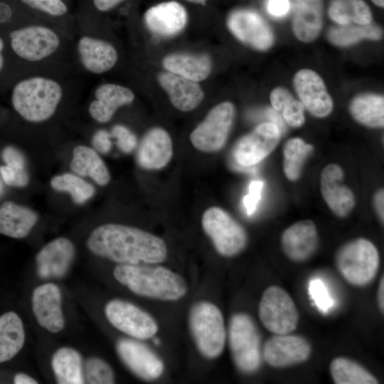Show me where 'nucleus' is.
Listing matches in <instances>:
<instances>
[{
	"mask_svg": "<svg viewBox=\"0 0 384 384\" xmlns=\"http://www.w3.org/2000/svg\"><path fill=\"white\" fill-rule=\"evenodd\" d=\"M281 130L274 123L264 122L242 137L233 149V156L240 166L255 165L277 146Z\"/></svg>",
	"mask_w": 384,
	"mask_h": 384,
	"instance_id": "nucleus-12",
	"label": "nucleus"
},
{
	"mask_svg": "<svg viewBox=\"0 0 384 384\" xmlns=\"http://www.w3.org/2000/svg\"><path fill=\"white\" fill-rule=\"evenodd\" d=\"M372 1L378 6H380V7L384 6V0H372Z\"/></svg>",
	"mask_w": 384,
	"mask_h": 384,
	"instance_id": "nucleus-54",
	"label": "nucleus"
},
{
	"mask_svg": "<svg viewBox=\"0 0 384 384\" xmlns=\"http://www.w3.org/2000/svg\"><path fill=\"white\" fill-rule=\"evenodd\" d=\"M173 153V143L169 134L164 129L154 127L142 137L137 153V161L144 169L159 170L170 162Z\"/></svg>",
	"mask_w": 384,
	"mask_h": 384,
	"instance_id": "nucleus-21",
	"label": "nucleus"
},
{
	"mask_svg": "<svg viewBox=\"0 0 384 384\" xmlns=\"http://www.w3.org/2000/svg\"><path fill=\"white\" fill-rule=\"evenodd\" d=\"M70 169L81 176H90L100 186L110 181V174L103 160L92 148L80 145L74 148Z\"/></svg>",
	"mask_w": 384,
	"mask_h": 384,
	"instance_id": "nucleus-28",
	"label": "nucleus"
},
{
	"mask_svg": "<svg viewBox=\"0 0 384 384\" xmlns=\"http://www.w3.org/2000/svg\"><path fill=\"white\" fill-rule=\"evenodd\" d=\"M228 343L236 367L244 373H253L261 366V338L252 318L245 313L233 314L229 322Z\"/></svg>",
	"mask_w": 384,
	"mask_h": 384,
	"instance_id": "nucleus-6",
	"label": "nucleus"
},
{
	"mask_svg": "<svg viewBox=\"0 0 384 384\" xmlns=\"http://www.w3.org/2000/svg\"><path fill=\"white\" fill-rule=\"evenodd\" d=\"M95 97L89 105V114L95 121L105 123L112 118L118 108L132 103L134 94L127 87L104 83L95 90Z\"/></svg>",
	"mask_w": 384,
	"mask_h": 384,
	"instance_id": "nucleus-24",
	"label": "nucleus"
},
{
	"mask_svg": "<svg viewBox=\"0 0 384 384\" xmlns=\"http://www.w3.org/2000/svg\"><path fill=\"white\" fill-rule=\"evenodd\" d=\"M273 109L280 112L284 121L293 127L302 126L305 120L302 103L295 100L285 88L276 87L270 94Z\"/></svg>",
	"mask_w": 384,
	"mask_h": 384,
	"instance_id": "nucleus-35",
	"label": "nucleus"
},
{
	"mask_svg": "<svg viewBox=\"0 0 384 384\" xmlns=\"http://www.w3.org/2000/svg\"><path fill=\"white\" fill-rule=\"evenodd\" d=\"M26 335L23 321L14 311L0 316V363L13 358L22 348Z\"/></svg>",
	"mask_w": 384,
	"mask_h": 384,
	"instance_id": "nucleus-30",
	"label": "nucleus"
},
{
	"mask_svg": "<svg viewBox=\"0 0 384 384\" xmlns=\"http://www.w3.org/2000/svg\"><path fill=\"white\" fill-rule=\"evenodd\" d=\"M282 250L291 260L302 262L309 259L319 245L316 227L311 220L298 221L282 233Z\"/></svg>",
	"mask_w": 384,
	"mask_h": 384,
	"instance_id": "nucleus-20",
	"label": "nucleus"
},
{
	"mask_svg": "<svg viewBox=\"0 0 384 384\" xmlns=\"http://www.w3.org/2000/svg\"><path fill=\"white\" fill-rule=\"evenodd\" d=\"M77 51L82 67L93 74L109 71L118 60V53L111 43L90 36H85L78 40Z\"/></svg>",
	"mask_w": 384,
	"mask_h": 384,
	"instance_id": "nucleus-23",
	"label": "nucleus"
},
{
	"mask_svg": "<svg viewBox=\"0 0 384 384\" xmlns=\"http://www.w3.org/2000/svg\"><path fill=\"white\" fill-rule=\"evenodd\" d=\"M335 264L339 273L348 283L363 287L376 276L380 257L373 242L359 238L340 247L336 253Z\"/></svg>",
	"mask_w": 384,
	"mask_h": 384,
	"instance_id": "nucleus-4",
	"label": "nucleus"
},
{
	"mask_svg": "<svg viewBox=\"0 0 384 384\" xmlns=\"http://www.w3.org/2000/svg\"><path fill=\"white\" fill-rule=\"evenodd\" d=\"M169 72L183 76L195 82H200L210 73L212 63L207 55L176 53L166 56L163 60Z\"/></svg>",
	"mask_w": 384,
	"mask_h": 384,
	"instance_id": "nucleus-29",
	"label": "nucleus"
},
{
	"mask_svg": "<svg viewBox=\"0 0 384 384\" xmlns=\"http://www.w3.org/2000/svg\"><path fill=\"white\" fill-rule=\"evenodd\" d=\"M189 326L196 347L203 356L215 358L222 353L226 331L217 306L205 301L195 304L190 311Z\"/></svg>",
	"mask_w": 384,
	"mask_h": 384,
	"instance_id": "nucleus-5",
	"label": "nucleus"
},
{
	"mask_svg": "<svg viewBox=\"0 0 384 384\" xmlns=\"http://www.w3.org/2000/svg\"><path fill=\"white\" fill-rule=\"evenodd\" d=\"M188 1L195 3V4H203L206 0H186Z\"/></svg>",
	"mask_w": 384,
	"mask_h": 384,
	"instance_id": "nucleus-55",
	"label": "nucleus"
},
{
	"mask_svg": "<svg viewBox=\"0 0 384 384\" xmlns=\"http://www.w3.org/2000/svg\"><path fill=\"white\" fill-rule=\"evenodd\" d=\"M124 0H93L96 9L100 11H107Z\"/></svg>",
	"mask_w": 384,
	"mask_h": 384,
	"instance_id": "nucleus-50",
	"label": "nucleus"
},
{
	"mask_svg": "<svg viewBox=\"0 0 384 384\" xmlns=\"http://www.w3.org/2000/svg\"><path fill=\"white\" fill-rule=\"evenodd\" d=\"M259 317L263 326L274 334H286L297 326L299 314L290 295L280 287L272 285L262 293Z\"/></svg>",
	"mask_w": 384,
	"mask_h": 384,
	"instance_id": "nucleus-9",
	"label": "nucleus"
},
{
	"mask_svg": "<svg viewBox=\"0 0 384 384\" xmlns=\"http://www.w3.org/2000/svg\"><path fill=\"white\" fill-rule=\"evenodd\" d=\"M105 314L114 328L138 340L150 338L158 331L157 323L151 315L125 300L108 302Z\"/></svg>",
	"mask_w": 384,
	"mask_h": 384,
	"instance_id": "nucleus-11",
	"label": "nucleus"
},
{
	"mask_svg": "<svg viewBox=\"0 0 384 384\" xmlns=\"http://www.w3.org/2000/svg\"><path fill=\"white\" fill-rule=\"evenodd\" d=\"M11 16V10L6 3L0 2V23H4L9 21Z\"/></svg>",
	"mask_w": 384,
	"mask_h": 384,
	"instance_id": "nucleus-52",
	"label": "nucleus"
},
{
	"mask_svg": "<svg viewBox=\"0 0 384 384\" xmlns=\"http://www.w3.org/2000/svg\"><path fill=\"white\" fill-rule=\"evenodd\" d=\"M6 31L4 35L12 55L26 61L44 60L60 44L56 32L43 26L30 25Z\"/></svg>",
	"mask_w": 384,
	"mask_h": 384,
	"instance_id": "nucleus-7",
	"label": "nucleus"
},
{
	"mask_svg": "<svg viewBox=\"0 0 384 384\" xmlns=\"http://www.w3.org/2000/svg\"><path fill=\"white\" fill-rule=\"evenodd\" d=\"M235 118V107L230 102L213 107L190 134V141L198 150L211 153L225 145Z\"/></svg>",
	"mask_w": 384,
	"mask_h": 384,
	"instance_id": "nucleus-10",
	"label": "nucleus"
},
{
	"mask_svg": "<svg viewBox=\"0 0 384 384\" xmlns=\"http://www.w3.org/2000/svg\"><path fill=\"white\" fill-rule=\"evenodd\" d=\"M7 52L11 51L4 33L0 31V79L6 73V70L8 66Z\"/></svg>",
	"mask_w": 384,
	"mask_h": 384,
	"instance_id": "nucleus-48",
	"label": "nucleus"
},
{
	"mask_svg": "<svg viewBox=\"0 0 384 384\" xmlns=\"http://www.w3.org/2000/svg\"><path fill=\"white\" fill-rule=\"evenodd\" d=\"M227 23L238 39L255 49L264 50L272 45L273 35L270 26L253 11L235 10L229 15Z\"/></svg>",
	"mask_w": 384,
	"mask_h": 384,
	"instance_id": "nucleus-15",
	"label": "nucleus"
},
{
	"mask_svg": "<svg viewBox=\"0 0 384 384\" xmlns=\"http://www.w3.org/2000/svg\"><path fill=\"white\" fill-rule=\"evenodd\" d=\"M0 175L4 182L11 187H24L29 182L27 169H15L3 165L0 166Z\"/></svg>",
	"mask_w": 384,
	"mask_h": 384,
	"instance_id": "nucleus-43",
	"label": "nucleus"
},
{
	"mask_svg": "<svg viewBox=\"0 0 384 384\" xmlns=\"http://www.w3.org/2000/svg\"><path fill=\"white\" fill-rule=\"evenodd\" d=\"M323 24L322 0H296L292 27L296 37L303 42L314 41Z\"/></svg>",
	"mask_w": 384,
	"mask_h": 384,
	"instance_id": "nucleus-26",
	"label": "nucleus"
},
{
	"mask_svg": "<svg viewBox=\"0 0 384 384\" xmlns=\"http://www.w3.org/2000/svg\"><path fill=\"white\" fill-rule=\"evenodd\" d=\"M14 383L15 384H36L38 381L31 376L23 373H18L14 375Z\"/></svg>",
	"mask_w": 384,
	"mask_h": 384,
	"instance_id": "nucleus-51",
	"label": "nucleus"
},
{
	"mask_svg": "<svg viewBox=\"0 0 384 384\" xmlns=\"http://www.w3.org/2000/svg\"><path fill=\"white\" fill-rule=\"evenodd\" d=\"M75 255L73 243L58 238L44 245L36 256L38 276L43 279H58L68 272Z\"/></svg>",
	"mask_w": 384,
	"mask_h": 384,
	"instance_id": "nucleus-17",
	"label": "nucleus"
},
{
	"mask_svg": "<svg viewBox=\"0 0 384 384\" xmlns=\"http://www.w3.org/2000/svg\"><path fill=\"white\" fill-rule=\"evenodd\" d=\"M330 373L336 384H377V378L360 363L346 357L334 358Z\"/></svg>",
	"mask_w": 384,
	"mask_h": 384,
	"instance_id": "nucleus-33",
	"label": "nucleus"
},
{
	"mask_svg": "<svg viewBox=\"0 0 384 384\" xmlns=\"http://www.w3.org/2000/svg\"><path fill=\"white\" fill-rule=\"evenodd\" d=\"M201 224L216 251L223 257H233L247 245L243 227L222 208L212 206L205 210Z\"/></svg>",
	"mask_w": 384,
	"mask_h": 384,
	"instance_id": "nucleus-8",
	"label": "nucleus"
},
{
	"mask_svg": "<svg viewBox=\"0 0 384 384\" xmlns=\"http://www.w3.org/2000/svg\"><path fill=\"white\" fill-rule=\"evenodd\" d=\"M185 8L175 1L162 2L149 8L144 21L149 31L161 36H173L180 33L187 23Z\"/></svg>",
	"mask_w": 384,
	"mask_h": 384,
	"instance_id": "nucleus-22",
	"label": "nucleus"
},
{
	"mask_svg": "<svg viewBox=\"0 0 384 384\" xmlns=\"http://www.w3.org/2000/svg\"><path fill=\"white\" fill-rule=\"evenodd\" d=\"M381 30L373 25L360 26H342L332 28L329 31L330 41L338 46H348L361 39L378 40L381 37Z\"/></svg>",
	"mask_w": 384,
	"mask_h": 384,
	"instance_id": "nucleus-38",
	"label": "nucleus"
},
{
	"mask_svg": "<svg viewBox=\"0 0 384 384\" xmlns=\"http://www.w3.org/2000/svg\"><path fill=\"white\" fill-rule=\"evenodd\" d=\"M290 8L289 0H268L267 10L268 13L276 17L285 16Z\"/></svg>",
	"mask_w": 384,
	"mask_h": 384,
	"instance_id": "nucleus-47",
	"label": "nucleus"
},
{
	"mask_svg": "<svg viewBox=\"0 0 384 384\" xmlns=\"http://www.w3.org/2000/svg\"><path fill=\"white\" fill-rule=\"evenodd\" d=\"M373 203L375 206V209L376 213L382 222L383 223L384 220V192L383 189H380L376 192L374 196Z\"/></svg>",
	"mask_w": 384,
	"mask_h": 384,
	"instance_id": "nucleus-49",
	"label": "nucleus"
},
{
	"mask_svg": "<svg viewBox=\"0 0 384 384\" xmlns=\"http://www.w3.org/2000/svg\"><path fill=\"white\" fill-rule=\"evenodd\" d=\"M312 150L313 146L300 138H292L285 143L283 170L288 179L296 181L299 178L304 163Z\"/></svg>",
	"mask_w": 384,
	"mask_h": 384,
	"instance_id": "nucleus-36",
	"label": "nucleus"
},
{
	"mask_svg": "<svg viewBox=\"0 0 384 384\" xmlns=\"http://www.w3.org/2000/svg\"><path fill=\"white\" fill-rule=\"evenodd\" d=\"M263 188L262 181H252L249 186V193L243 198V204L246 213L251 215L256 210L257 206L261 198Z\"/></svg>",
	"mask_w": 384,
	"mask_h": 384,
	"instance_id": "nucleus-44",
	"label": "nucleus"
},
{
	"mask_svg": "<svg viewBox=\"0 0 384 384\" xmlns=\"http://www.w3.org/2000/svg\"><path fill=\"white\" fill-rule=\"evenodd\" d=\"M329 16L331 20L343 26L351 22L366 26L372 20L370 8L363 0H334L329 6Z\"/></svg>",
	"mask_w": 384,
	"mask_h": 384,
	"instance_id": "nucleus-34",
	"label": "nucleus"
},
{
	"mask_svg": "<svg viewBox=\"0 0 384 384\" xmlns=\"http://www.w3.org/2000/svg\"><path fill=\"white\" fill-rule=\"evenodd\" d=\"M50 186L55 191L70 193L73 201L82 204L95 193V188L80 177L66 173L53 177Z\"/></svg>",
	"mask_w": 384,
	"mask_h": 384,
	"instance_id": "nucleus-37",
	"label": "nucleus"
},
{
	"mask_svg": "<svg viewBox=\"0 0 384 384\" xmlns=\"http://www.w3.org/2000/svg\"><path fill=\"white\" fill-rule=\"evenodd\" d=\"M94 255L119 265H154L164 262L168 250L159 237L122 224L107 223L96 228L87 240Z\"/></svg>",
	"mask_w": 384,
	"mask_h": 384,
	"instance_id": "nucleus-1",
	"label": "nucleus"
},
{
	"mask_svg": "<svg viewBox=\"0 0 384 384\" xmlns=\"http://www.w3.org/2000/svg\"><path fill=\"white\" fill-rule=\"evenodd\" d=\"M158 79L172 105L180 111H191L203 100L204 93L197 82L171 72L161 73Z\"/></svg>",
	"mask_w": 384,
	"mask_h": 384,
	"instance_id": "nucleus-25",
	"label": "nucleus"
},
{
	"mask_svg": "<svg viewBox=\"0 0 384 384\" xmlns=\"http://www.w3.org/2000/svg\"><path fill=\"white\" fill-rule=\"evenodd\" d=\"M51 368L58 383H85L82 358L80 353L74 348H58L52 356Z\"/></svg>",
	"mask_w": 384,
	"mask_h": 384,
	"instance_id": "nucleus-31",
	"label": "nucleus"
},
{
	"mask_svg": "<svg viewBox=\"0 0 384 384\" xmlns=\"http://www.w3.org/2000/svg\"><path fill=\"white\" fill-rule=\"evenodd\" d=\"M1 156L8 166L16 169H26V159L17 148L12 146L4 147Z\"/></svg>",
	"mask_w": 384,
	"mask_h": 384,
	"instance_id": "nucleus-45",
	"label": "nucleus"
},
{
	"mask_svg": "<svg viewBox=\"0 0 384 384\" xmlns=\"http://www.w3.org/2000/svg\"><path fill=\"white\" fill-rule=\"evenodd\" d=\"M116 350L124 364L144 380L157 379L164 372V363L160 358L137 340L120 338L116 343Z\"/></svg>",
	"mask_w": 384,
	"mask_h": 384,
	"instance_id": "nucleus-14",
	"label": "nucleus"
},
{
	"mask_svg": "<svg viewBox=\"0 0 384 384\" xmlns=\"http://www.w3.org/2000/svg\"><path fill=\"white\" fill-rule=\"evenodd\" d=\"M309 294L314 304L322 313H327L334 305L327 287L322 280L313 279L309 284Z\"/></svg>",
	"mask_w": 384,
	"mask_h": 384,
	"instance_id": "nucleus-40",
	"label": "nucleus"
},
{
	"mask_svg": "<svg viewBox=\"0 0 384 384\" xmlns=\"http://www.w3.org/2000/svg\"><path fill=\"white\" fill-rule=\"evenodd\" d=\"M85 383L112 384L114 383V374L111 366L104 360L90 357L83 363Z\"/></svg>",
	"mask_w": 384,
	"mask_h": 384,
	"instance_id": "nucleus-39",
	"label": "nucleus"
},
{
	"mask_svg": "<svg viewBox=\"0 0 384 384\" xmlns=\"http://www.w3.org/2000/svg\"><path fill=\"white\" fill-rule=\"evenodd\" d=\"M378 304L382 314L384 312V278L383 276L380 279L378 290Z\"/></svg>",
	"mask_w": 384,
	"mask_h": 384,
	"instance_id": "nucleus-53",
	"label": "nucleus"
},
{
	"mask_svg": "<svg viewBox=\"0 0 384 384\" xmlns=\"http://www.w3.org/2000/svg\"><path fill=\"white\" fill-rule=\"evenodd\" d=\"M350 111L356 121L367 127H383V96L373 94L359 95L352 100Z\"/></svg>",
	"mask_w": 384,
	"mask_h": 384,
	"instance_id": "nucleus-32",
	"label": "nucleus"
},
{
	"mask_svg": "<svg viewBox=\"0 0 384 384\" xmlns=\"http://www.w3.org/2000/svg\"><path fill=\"white\" fill-rule=\"evenodd\" d=\"M28 6L53 16H60L67 12L62 0H21Z\"/></svg>",
	"mask_w": 384,
	"mask_h": 384,
	"instance_id": "nucleus-41",
	"label": "nucleus"
},
{
	"mask_svg": "<svg viewBox=\"0 0 384 384\" xmlns=\"http://www.w3.org/2000/svg\"><path fill=\"white\" fill-rule=\"evenodd\" d=\"M111 135L105 130H98L93 136L92 144L95 151L107 153L111 148Z\"/></svg>",
	"mask_w": 384,
	"mask_h": 384,
	"instance_id": "nucleus-46",
	"label": "nucleus"
},
{
	"mask_svg": "<svg viewBox=\"0 0 384 384\" xmlns=\"http://www.w3.org/2000/svg\"><path fill=\"white\" fill-rule=\"evenodd\" d=\"M343 169L335 164L327 165L320 178L324 200L331 211L338 217H346L355 206V197L350 188L343 183Z\"/></svg>",
	"mask_w": 384,
	"mask_h": 384,
	"instance_id": "nucleus-19",
	"label": "nucleus"
},
{
	"mask_svg": "<svg viewBox=\"0 0 384 384\" xmlns=\"http://www.w3.org/2000/svg\"><path fill=\"white\" fill-rule=\"evenodd\" d=\"M311 353V346L298 335L275 334L265 343L262 355L272 367L281 368L304 363Z\"/></svg>",
	"mask_w": 384,
	"mask_h": 384,
	"instance_id": "nucleus-13",
	"label": "nucleus"
},
{
	"mask_svg": "<svg viewBox=\"0 0 384 384\" xmlns=\"http://www.w3.org/2000/svg\"><path fill=\"white\" fill-rule=\"evenodd\" d=\"M110 135L117 139V146L124 153L131 152L137 146V137L123 125L114 126Z\"/></svg>",
	"mask_w": 384,
	"mask_h": 384,
	"instance_id": "nucleus-42",
	"label": "nucleus"
},
{
	"mask_svg": "<svg viewBox=\"0 0 384 384\" xmlns=\"http://www.w3.org/2000/svg\"><path fill=\"white\" fill-rule=\"evenodd\" d=\"M62 97L63 89L57 81L34 76L20 80L12 86L11 102L25 120L41 122L53 116Z\"/></svg>",
	"mask_w": 384,
	"mask_h": 384,
	"instance_id": "nucleus-3",
	"label": "nucleus"
},
{
	"mask_svg": "<svg viewBox=\"0 0 384 384\" xmlns=\"http://www.w3.org/2000/svg\"><path fill=\"white\" fill-rule=\"evenodd\" d=\"M61 303L60 289L54 283L41 284L33 291V313L38 324L51 333H58L64 328L65 319Z\"/></svg>",
	"mask_w": 384,
	"mask_h": 384,
	"instance_id": "nucleus-16",
	"label": "nucleus"
},
{
	"mask_svg": "<svg viewBox=\"0 0 384 384\" xmlns=\"http://www.w3.org/2000/svg\"><path fill=\"white\" fill-rule=\"evenodd\" d=\"M38 220V214L29 208L12 201L0 206V234L21 239L26 237Z\"/></svg>",
	"mask_w": 384,
	"mask_h": 384,
	"instance_id": "nucleus-27",
	"label": "nucleus"
},
{
	"mask_svg": "<svg viewBox=\"0 0 384 384\" xmlns=\"http://www.w3.org/2000/svg\"><path fill=\"white\" fill-rule=\"evenodd\" d=\"M294 85L301 102L312 114L324 117L331 112L332 99L316 72L309 69L298 71L294 78Z\"/></svg>",
	"mask_w": 384,
	"mask_h": 384,
	"instance_id": "nucleus-18",
	"label": "nucleus"
},
{
	"mask_svg": "<svg viewBox=\"0 0 384 384\" xmlns=\"http://www.w3.org/2000/svg\"><path fill=\"white\" fill-rule=\"evenodd\" d=\"M113 275L119 283L142 297L176 301L187 292L184 279L162 266L118 265L113 270Z\"/></svg>",
	"mask_w": 384,
	"mask_h": 384,
	"instance_id": "nucleus-2",
	"label": "nucleus"
}]
</instances>
